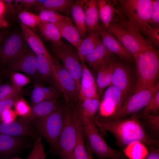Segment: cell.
I'll return each instance as SVG.
<instances>
[{"mask_svg":"<svg viewBox=\"0 0 159 159\" xmlns=\"http://www.w3.org/2000/svg\"><path fill=\"white\" fill-rule=\"evenodd\" d=\"M93 121L102 132L108 131L115 137L117 143L124 148L135 141L140 142L145 145L157 146L159 141L149 135L137 114L128 118L101 121L95 117Z\"/></svg>","mask_w":159,"mask_h":159,"instance_id":"obj_1","label":"cell"},{"mask_svg":"<svg viewBox=\"0 0 159 159\" xmlns=\"http://www.w3.org/2000/svg\"><path fill=\"white\" fill-rule=\"evenodd\" d=\"M135 59L137 79L135 93L151 87L159 82V52L147 40Z\"/></svg>","mask_w":159,"mask_h":159,"instance_id":"obj_2","label":"cell"},{"mask_svg":"<svg viewBox=\"0 0 159 159\" xmlns=\"http://www.w3.org/2000/svg\"><path fill=\"white\" fill-rule=\"evenodd\" d=\"M78 117L82 130L87 140V146L92 153L101 159L122 158L119 151L111 148L100 134L98 129L92 119L82 116L76 107Z\"/></svg>","mask_w":159,"mask_h":159,"instance_id":"obj_3","label":"cell"},{"mask_svg":"<svg viewBox=\"0 0 159 159\" xmlns=\"http://www.w3.org/2000/svg\"><path fill=\"white\" fill-rule=\"evenodd\" d=\"M64 108L59 106L45 117L36 119L29 124L38 134L41 135L49 144L51 150L54 151L64 123Z\"/></svg>","mask_w":159,"mask_h":159,"instance_id":"obj_4","label":"cell"},{"mask_svg":"<svg viewBox=\"0 0 159 159\" xmlns=\"http://www.w3.org/2000/svg\"><path fill=\"white\" fill-rule=\"evenodd\" d=\"M152 1L117 0L128 22L139 31L150 23Z\"/></svg>","mask_w":159,"mask_h":159,"instance_id":"obj_5","label":"cell"},{"mask_svg":"<svg viewBox=\"0 0 159 159\" xmlns=\"http://www.w3.org/2000/svg\"><path fill=\"white\" fill-rule=\"evenodd\" d=\"M77 137L76 119L72 107L64 111V123L54 151L63 159H74L73 153Z\"/></svg>","mask_w":159,"mask_h":159,"instance_id":"obj_6","label":"cell"},{"mask_svg":"<svg viewBox=\"0 0 159 159\" xmlns=\"http://www.w3.org/2000/svg\"><path fill=\"white\" fill-rule=\"evenodd\" d=\"M53 78L66 100L76 102L78 101L79 91L72 76L58 60L53 58Z\"/></svg>","mask_w":159,"mask_h":159,"instance_id":"obj_7","label":"cell"},{"mask_svg":"<svg viewBox=\"0 0 159 159\" xmlns=\"http://www.w3.org/2000/svg\"><path fill=\"white\" fill-rule=\"evenodd\" d=\"M159 90V82L154 86L134 93L127 99L117 114L109 120L122 119L143 108Z\"/></svg>","mask_w":159,"mask_h":159,"instance_id":"obj_8","label":"cell"},{"mask_svg":"<svg viewBox=\"0 0 159 159\" xmlns=\"http://www.w3.org/2000/svg\"><path fill=\"white\" fill-rule=\"evenodd\" d=\"M21 33L14 32L6 36L0 48V62L1 68L18 56L26 47Z\"/></svg>","mask_w":159,"mask_h":159,"instance_id":"obj_9","label":"cell"},{"mask_svg":"<svg viewBox=\"0 0 159 159\" xmlns=\"http://www.w3.org/2000/svg\"><path fill=\"white\" fill-rule=\"evenodd\" d=\"M54 53L74 79L78 91L80 87L82 72L81 63L78 54L69 46L65 44L53 47Z\"/></svg>","mask_w":159,"mask_h":159,"instance_id":"obj_10","label":"cell"},{"mask_svg":"<svg viewBox=\"0 0 159 159\" xmlns=\"http://www.w3.org/2000/svg\"><path fill=\"white\" fill-rule=\"evenodd\" d=\"M132 73L126 66L122 63H114L113 77L110 85H112L122 94L125 101L135 93L136 83Z\"/></svg>","mask_w":159,"mask_h":159,"instance_id":"obj_11","label":"cell"},{"mask_svg":"<svg viewBox=\"0 0 159 159\" xmlns=\"http://www.w3.org/2000/svg\"><path fill=\"white\" fill-rule=\"evenodd\" d=\"M103 27L122 44L135 61L142 48L141 44L137 38L119 23H112L107 27Z\"/></svg>","mask_w":159,"mask_h":159,"instance_id":"obj_12","label":"cell"},{"mask_svg":"<svg viewBox=\"0 0 159 159\" xmlns=\"http://www.w3.org/2000/svg\"><path fill=\"white\" fill-rule=\"evenodd\" d=\"M36 57V54L31 49L26 47L7 65L6 72L11 73L21 71L36 79L37 74Z\"/></svg>","mask_w":159,"mask_h":159,"instance_id":"obj_13","label":"cell"},{"mask_svg":"<svg viewBox=\"0 0 159 159\" xmlns=\"http://www.w3.org/2000/svg\"><path fill=\"white\" fill-rule=\"evenodd\" d=\"M98 6L99 18L104 27L113 22L121 23L126 19L117 1L98 0Z\"/></svg>","mask_w":159,"mask_h":159,"instance_id":"obj_14","label":"cell"},{"mask_svg":"<svg viewBox=\"0 0 159 159\" xmlns=\"http://www.w3.org/2000/svg\"><path fill=\"white\" fill-rule=\"evenodd\" d=\"M81 65L82 72L78 100L82 101L87 98L99 97L97 86L92 73L85 63H81Z\"/></svg>","mask_w":159,"mask_h":159,"instance_id":"obj_15","label":"cell"},{"mask_svg":"<svg viewBox=\"0 0 159 159\" xmlns=\"http://www.w3.org/2000/svg\"><path fill=\"white\" fill-rule=\"evenodd\" d=\"M0 134L10 136L23 137L29 136L36 138L39 134L29 124L19 120L9 123L0 122Z\"/></svg>","mask_w":159,"mask_h":159,"instance_id":"obj_16","label":"cell"},{"mask_svg":"<svg viewBox=\"0 0 159 159\" xmlns=\"http://www.w3.org/2000/svg\"><path fill=\"white\" fill-rule=\"evenodd\" d=\"M102 42L105 47L112 53L118 55L126 61H130L132 57L122 44L115 36L99 25L98 29Z\"/></svg>","mask_w":159,"mask_h":159,"instance_id":"obj_17","label":"cell"},{"mask_svg":"<svg viewBox=\"0 0 159 159\" xmlns=\"http://www.w3.org/2000/svg\"><path fill=\"white\" fill-rule=\"evenodd\" d=\"M59 107L56 98L46 100L33 105L29 114L21 117L19 120L24 123L29 124L33 120L48 115Z\"/></svg>","mask_w":159,"mask_h":159,"instance_id":"obj_18","label":"cell"},{"mask_svg":"<svg viewBox=\"0 0 159 159\" xmlns=\"http://www.w3.org/2000/svg\"><path fill=\"white\" fill-rule=\"evenodd\" d=\"M114 58L113 53L105 47L101 40L94 50L85 57L84 61L96 72L99 68Z\"/></svg>","mask_w":159,"mask_h":159,"instance_id":"obj_19","label":"cell"},{"mask_svg":"<svg viewBox=\"0 0 159 159\" xmlns=\"http://www.w3.org/2000/svg\"><path fill=\"white\" fill-rule=\"evenodd\" d=\"M19 23L25 41L31 50L36 55H43L53 61V57L49 52L39 37L30 28L20 21Z\"/></svg>","mask_w":159,"mask_h":159,"instance_id":"obj_20","label":"cell"},{"mask_svg":"<svg viewBox=\"0 0 159 159\" xmlns=\"http://www.w3.org/2000/svg\"><path fill=\"white\" fill-rule=\"evenodd\" d=\"M54 24L59 30L61 38L65 39L77 49L83 39L71 19Z\"/></svg>","mask_w":159,"mask_h":159,"instance_id":"obj_21","label":"cell"},{"mask_svg":"<svg viewBox=\"0 0 159 159\" xmlns=\"http://www.w3.org/2000/svg\"><path fill=\"white\" fill-rule=\"evenodd\" d=\"M74 1L73 0H38L37 4L34 8L37 11L46 10L68 15Z\"/></svg>","mask_w":159,"mask_h":159,"instance_id":"obj_22","label":"cell"},{"mask_svg":"<svg viewBox=\"0 0 159 159\" xmlns=\"http://www.w3.org/2000/svg\"><path fill=\"white\" fill-rule=\"evenodd\" d=\"M84 1L85 0H75L70 11L75 26L82 39L85 37L87 31L84 9Z\"/></svg>","mask_w":159,"mask_h":159,"instance_id":"obj_23","label":"cell"},{"mask_svg":"<svg viewBox=\"0 0 159 159\" xmlns=\"http://www.w3.org/2000/svg\"><path fill=\"white\" fill-rule=\"evenodd\" d=\"M84 9L87 31L97 30L99 27L98 0H85Z\"/></svg>","mask_w":159,"mask_h":159,"instance_id":"obj_24","label":"cell"},{"mask_svg":"<svg viewBox=\"0 0 159 159\" xmlns=\"http://www.w3.org/2000/svg\"><path fill=\"white\" fill-rule=\"evenodd\" d=\"M114 58L103 65L96 71V83L99 95H101L105 88L111 84L114 69Z\"/></svg>","mask_w":159,"mask_h":159,"instance_id":"obj_25","label":"cell"},{"mask_svg":"<svg viewBox=\"0 0 159 159\" xmlns=\"http://www.w3.org/2000/svg\"><path fill=\"white\" fill-rule=\"evenodd\" d=\"M99 31L96 30L89 33L77 49V54L81 63H85V57L92 52L101 41Z\"/></svg>","mask_w":159,"mask_h":159,"instance_id":"obj_26","label":"cell"},{"mask_svg":"<svg viewBox=\"0 0 159 159\" xmlns=\"http://www.w3.org/2000/svg\"><path fill=\"white\" fill-rule=\"evenodd\" d=\"M37 26L43 37L50 42L53 47H58L64 44L59 31L54 24L40 21Z\"/></svg>","mask_w":159,"mask_h":159,"instance_id":"obj_27","label":"cell"},{"mask_svg":"<svg viewBox=\"0 0 159 159\" xmlns=\"http://www.w3.org/2000/svg\"><path fill=\"white\" fill-rule=\"evenodd\" d=\"M23 137L0 134V154H9L21 149L24 144Z\"/></svg>","mask_w":159,"mask_h":159,"instance_id":"obj_28","label":"cell"},{"mask_svg":"<svg viewBox=\"0 0 159 159\" xmlns=\"http://www.w3.org/2000/svg\"><path fill=\"white\" fill-rule=\"evenodd\" d=\"M78 101L80 103L76 107L80 114L87 119H92L95 118L100 106L99 97L87 98L82 101Z\"/></svg>","mask_w":159,"mask_h":159,"instance_id":"obj_29","label":"cell"},{"mask_svg":"<svg viewBox=\"0 0 159 159\" xmlns=\"http://www.w3.org/2000/svg\"><path fill=\"white\" fill-rule=\"evenodd\" d=\"M101 100L113 106L116 109L117 113L125 102L121 92L112 85L109 86L106 90Z\"/></svg>","mask_w":159,"mask_h":159,"instance_id":"obj_30","label":"cell"},{"mask_svg":"<svg viewBox=\"0 0 159 159\" xmlns=\"http://www.w3.org/2000/svg\"><path fill=\"white\" fill-rule=\"evenodd\" d=\"M123 151L128 159H144L149 151L146 145L139 141H135L124 147Z\"/></svg>","mask_w":159,"mask_h":159,"instance_id":"obj_31","label":"cell"},{"mask_svg":"<svg viewBox=\"0 0 159 159\" xmlns=\"http://www.w3.org/2000/svg\"><path fill=\"white\" fill-rule=\"evenodd\" d=\"M36 62L37 73L41 79L46 80L52 77L53 59L52 61L44 55H37Z\"/></svg>","mask_w":159,"mask_h":159,"instance_id":"obj_32","label":"cell"},{"mask_svg":"<svg viewBox=\"0 0 159 159\" xmlns=\"http://www.w3.org/2000/svg\"><path fill=\"white\" fill-rule=\"evenodd\" d=\"M76 119L77 137L73 150V159H88L87 152L84 141L83 133L77 115H76Z\"/></svg>","mask_w":159,"mask_h":159,"instance_id":"obj_33","label":"cell"},{"mask_svg":"<svg viewBox=\"0 0 159 159\" xmlns=\"http://www.w3.org/2000/svg\"><path fill=\"white\" fill-rule=\"evenodd\" d=\"M38 15L40 21L53 24L71 19L68 16L59 13L46 10L39 11V14Z\"/></svg>","mask_w":159,"mask_h":159,"instance_id":"obj_34","label":"cell"},{"mask_svg":"<svg viewBox=\"0 0 159 159\" xmlns=\"http://www.w3.org/2000/svg\"><path fill=\"white\" fill-rule=\"evenodd\" d=\"M18 17L22 24L33 31L40 22L38 15L25 10L21 11L18 13Z\"/></svg>","mask_w":159,"mask_h":159,"instance_id":"obj_35","label":"cell"},{"mask_svg":"<svg viewBox=\"0 0 159 159\" xmlns=\"http://www.w3.org/2000/svg\"><path fill=\"white\" fill-rule=\"evenodd\" d=\"M142 31L148 38L147 40L150 45L152 44L156 47L159 46V29L158 27H152L147 24L142 28Z\"/></svg>","mask_w":159,"mask_h":159,"instance_id":"obj_36","label":"cell"},{"mask_svg":"<svg viewBox=\"0 0 159 159\" xmlns=\"http://www.w3.org/2000/svg\"><path fill=\"white\" fill-rule=\"evenodd\" d=\"M44 145L40 137L35 138L33 147L26 159H45Z\"/></svg>","mask_w":159,"mask_h":159,"instance_id":"obj_37","label":"cell"},{"mask_svg":"<svg viewBox=\"0 0 159 159\" xmlns=\"http://www.w3.org/2000/svg\"><path fill=\"white\" fill-rule=\"evenodd\" d=\"M10 79L12 85L19 92L23 87L30 82L28 77L16 72L10 73Z\"/></svg>","mask_w":159,"mask_h":159,"instance_id":"obj_38","label":"cell"},{"mask_svg":"<svg viewBox=\"0 0 159 159\" xmlns=\"http://www.w3.org/2000/svg\"><path fill=\"white\" fill-rule=\"evenodd\" d=\"M159 110V90L143 108V115H157Z\"/></svg>","mask_w":159,"mask_h":159,"instance_id":"obj_39","label":"cell"},{"mask_svg":"<svg viewBox=\"0 0 159 159\" xmlns=\"http://www.w3.org/2000/svg\"><path fill=\"white\" fill-rule=\"evenodd\" d=\"M19 93L12 85H0V101L9 98L18 97Z\"/></svg>","mask_w":159,"mask_h":159,"instance_id":"obj_40","label":"cell"},{"mask_svg":"<svg viewBox=\"0 0 159 159\" xmlns=\"http://www.w3.org/2000/svg\"><path fill=\"white\" fill-rule=\"evenodd\" d=\"M145 124L155 135L158 136L159 132V115H142Z\"/></svg>","mask_w":159,"mask_h":159,"instance_id":"obj_41","label":"cell"},{"mask_svg":"<svg viewBox=\"0 0 159 159\" xmlns=\"http://www.w3.org/2000/svg\"><path fill=\"white\" fill-rule=\"evenodd\" d=\"M15 111L17 115L21 117L27 115L29 113L31 107L26 100L22 98H17L14 104Z\"/></svg>","mask_w":159,"mask_h":159,"instance_id":"obj_42","label":"cell"},{"mask_svg":"<svg viewBox=\"0 0 159 159\" xmlns=\"http://www.w3.org/2000/svg\"><path fill=\"white\" fill-rule=\"evenodd\" d=\"M31 99L33 105L47 100L42 85L37 83L35 84L31 93Z\"/></svg>","mask_w":159,"mask_h":159,"instance_id":"obj_43","label":"cell"},{"mask_svg":"<svg viewBox=\"0 0 159 159\" xmlns=\"http://www.w3.org/2000/svg\"><path fill=\"white\" fill-rule=\"evenodd\" d=\"M150 23L154 24L157 26L159 24V0H153L151 17Z\"/></svg>","mask_w":159,"mask_h":159,"instance_id":"obj_44","label":"cell"},{"mask_svg":"<svg viewBox=\"0 0 159 159\" xmlns=\"http://www.w3.org/2000/svg\"><path fill=\"white\" fill-rule=\"evenodd\" d=\"M17 115L15 111L9 109L3 111L0 115V117L2 122L9 123L15 121Z\"/></svg>","mask_w":159,"mask_h":159,"instance_id":"obj_45","label":"cell"},{"mask_svg":"<svg viewBox=\"0 0 159 159\" xmlns=\"http://www.w3.org/2000/svg\"><path fill=\"white\" fill-rule=\"evenodd\" d=\"M18 97L11 98L0 101V115L4 111L11 109Z\"/></svg>","mask_w":159,"mask_h":159,"instance_id":"obj_46","label":"cell"},{"mask_svg":"<svg viewBox=\"0 0 159 159\" xmlns=\"http://www.w3.org/2000/svg\"><path fill=\"white\" fill-rule=\"evenodd\" d=\"M6 6L5 14H7L11 16H15L17 13L15 4H13V0H4Z\"/></svg>","mask_w":159,"mask_h":159,"instance_id":"obj_47","label":"cell"},{"mask_svg":"<svg viewBox=\"0 0 159 159\" xmlns=\"http://www.w3.org/2000/svg\"><path fill=\"white\" fill-rule=\"evenodd\" d=\"M42 87L45 94L47 100L56 98L58 96V93L54 88L43 85Z\"/></svg>","mask_w":159,"mask_h":159,"instance_id":"obj_48","label":"cell"},{"mask_svg":"<svg viewBox=\"0 0 159 159\" xmlns=\"http://www.w3.org/2000/svg\"><path fill=\"white\" fill-rule=\"evenodd\" d=\"M149 152L147 156L144 159H159V149L153 146L149 145ZM122 159H127L124 158Z\"/></svg>","mask_w":159,"mask_h":159,"instance_id":"obj_49","label":"cell"},{"mask_svg":"<svg viewBox=\"0 0 159 159\" xmlns=\"http://www.w3.org/2000/svg\"><path fill=\"white\" fill-rule=\"evenodd\" d=\"M19 2L24 7V10L27 11L34 7L38 3L37 0H19Z\"/></svg>","mask_w":159,"mask_h":159,"instance_id":"obj_50","label":"cell"},{"mask_svg":"<svg viewBox=\"0 0 159 159\" xmlns=\"http://www.w3.org/2000/svg\"><path fill=\"white\" fill-rule=\"evenodd\" d=\"M9 23L6 20L4 16L0 15V28L7 27Z\"/></svg>","mask_w":159,"mask_h":159,"instance_id":"obj_51","label":"cell"},{"mask_svg":"<svg viewBox=\"0 0 159 159\" xmlns=\"http://www.w3.org/2000/svg\"><path fill=\"white\" fill-rule=\"evenodd\" d=\"M6 6L3 0H0V15H4L5 14Z\"/></svg>","mask_w":159,"mask_h":159,"instance_id":"obj_52","label":"cell"},{"mask_svg":"<svg viewBox=\"0 0 159 159\" xmlns=\"http://www.w3.org/2000/svg\"><path fill=\"white\" fill-rule=\"evenodd\" d=\"M7 31L6 30H0V48L2 42L6 36Z\"/></svg>","mask_w":159,"mask_h":159,"instance_id":"obj_53","label":"cell"},{"mask_svg":"<svg viewBox=\"0 0 159 159\" xmlns=\"http://www.w3.org/2000/svg\"><path fill=\"white\" fill-rule=\"evenodd\" d=\"M87 148V152L88 155V159H93L92 155V153L90 151L89 149Z\"/></svg>","mask_w":159,"mask_h":159,"instance_id":"obj_54","label":"cell"},{"mask_svg":"<svg viewBox=\"0 0 159 159\" xmlns=\"http://www.w3.org/2000/svg\"><path fill=\"white\" fill-rule=\"evenodd\" d=\"M2 79L1 78H0V85L1 82H2Z\"/></svg>","mask_w":159,"mask_h":159,"instance_id":"obj_55","label":"cell"},{"mask_svg":"<svg viewBox=\"0 0 159 159\" xmlns=\"http://www.w3.org/2000/svg\"><path fill=\"white\" fill-rule=\"evenodd\" d=\"M110 159H121V158H112Z\"/></svg>","mask_w":159,"mask_h":159,"instance_id":"obj_56","label":"cell"},{"mask_svg":"<svg viewBox=\"0 0 159 159\" xmlns=\"http://www.w3.org/2000/svg\"></svg>","mask_w":159,"mask_h":159,"instance_id":"obj_57","label":"cell"}]
</instances>
